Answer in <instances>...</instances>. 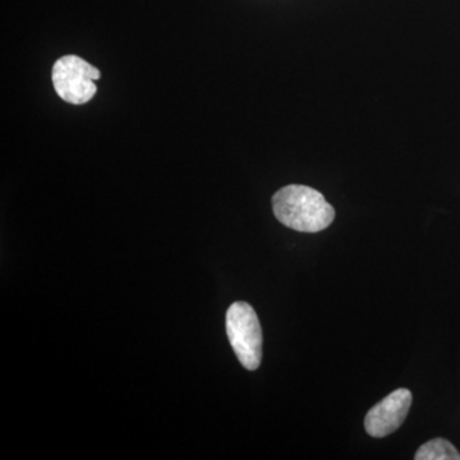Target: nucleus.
<instances>
[{
	"label": "nucleus",
	"mask_w": 460,
	"mask_h": 460,
	"mask_svg": "<svg viewBox=\"0 0 460 460\" xmlns=\"http://www.w3.org/2000/svg\"><path fill=\"white\" fill-rule=\"evenodd\" d=\"M226 334L238 361L255 371L261 365L262 330L252 305L235 302L226 313Z\"/></svg>",
	"instance_id": "nucleus-2"
},
{
	"label": "nucleus",
	"mask_w": 460,
	"mask_h": 460,
	"mask_svg": "<svg viewBox=\"0 0 460 460\" xmlns=\"http://www.w3.org/2000/svg\"><path fill=\"white\" fill-rule=\"evenodd\" d=\"M272 210L283 226L296 232L317 233L334 222L335 210L323 193L290 184L272 196Z\"/></svg>",
	"instance_id": "nucleus-1"
},
{
	"label": "nucleus",
	"mask_w": 460,
	"mask_h": 460,
	"mask_svg": "<svg viewBox=\"0 0 460 460\" xmlns=\"http://www.w3.org/2000/svg\"><path fill=\"white\" fill-rule=\"evenodd\" d=\"M102 77L96 66L77 56L59 58L53 66L51 80L60 99L74 105H83L95 96V81Z\"/></svg>",
	"instance_id": "nucleus-3"
},
{
	"label": "nucleus",
	"mask_w": 460,
	"mask_h": 460,
	"mask_svg": "<svg viewBox=\"0 0 460 460\" xmlns=\"http://www.w3.org/2000/svg\"><path fill=\"white\" fill-rule=\"evenodd\" d=\"M411 393L405 387L378 402L368 411L365 429L372 438H385L401 428L411 410Z\"/></svg>",
	"instance_id": "nucleus-4"
},
{
	"label": "nucleus",
	"mask_w": 460,
	"mask_h": 460,
	"mask_svg": "<svg viewBox=\"0 0 460 460\" xmlns=\"http://www.w3.org/2000/svg\"><path fill=\"white\" fill-rule=\"evenodd\" d=\"M416 460H460V454L456 447L447 438H432L417 450Z\"/></svg>",
	"instance_id": "nucleus-5"
}]
</instances>
